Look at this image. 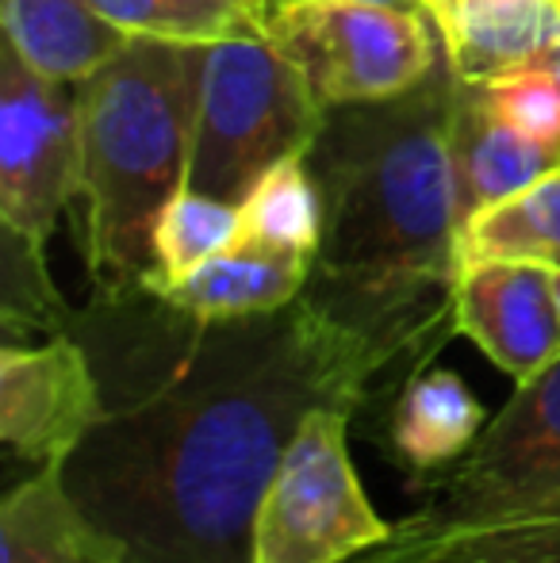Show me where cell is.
Listing matches in <instances>:
<instances>
[{"instance_id":"1","label":"cell","mask_w":560,"mask_h":563,"mask_svg":"<svg viewBox=\"0 0 560 563\" xmlns=\"http://www.w3.org/2000/svg\"><path fill=\"white\" fill-rule=\"evenodd\" d=\"M105 415L58 464L128 563H250L254 514L315 407L392 402L381 361L299 291L246 319H196L135 288L69 319Z\"/></svg>"},{"instance_id":"2","label":"cell","mask_w":560,"mask_h":563,"mask_svg":"<svg viewBox=\"0 0 560 563\" xmlns=\"http://www.w3.org/2000/svg\"><path fill=\"white\" fill-rule=\"evenodd\" d=\"M453 104L457 77L441 58L404 97L327 108L304 154L322 196L304 296L381 361L392 391L457 334Z\"/></svg>"},{"instance_id":"3","label":"cell","mask_w":560,"mask_h":563,"mask_svg":"<svg viewBox=\"0 0 560 563\" xmlns=\"http://www.w3.org/2000/svg\"><path fill=\"white\" fill-rule=\"evenodd\" d=\"M204 43L135 35L77 81L81 119V238L97 296L135 291L154 273V223L185 188L200 112Z\"/></svg>"},{"instance_id":"4","label":"cell","mask_w":560,"mask_h":563,"mask_svg":"<svg viewBox=\"0 0 560 563\" xmlns=\"http://www.w3.org/2000/svg\"><path fill=\"white\" fill-rule=\"evenodd\" d=\"M327 104L265 35L208 46L185 188L239 208L288 157L307 154Z\"/></svg>"},{"instance_id":"5","label":"cell","mask_w":560,"mask_h":563,"mask_svg":"<svg viewBox=\"0 0 560 563\" xmlns=\"http://www.w3.org/2000/svg\"><path fill=\"white\" fill-rule=\"evenodd\" d=\"M342 407H315L284 449L250 529V563H350L388 541L350 456Z\"/></svg>"},{"instance_id":"6","label":"cell","mask_w":560,"mask_h":563,"mask_svg":"<svg viewBox=\"0 0 560 563\" xmlns=\"http://www.w3.org/2000/svg\"><path fill=\"white\" fill-rule=\"evenodd\" d=\"M265 38L307 77L327 108L404 97L446 58L426 12L345 0H281L270 12Z\"/></svg>"},{"instance_id":"7","label":"cell","mask_w":560,"mask_h":563,"mask_svg":"<svg viewBox=\"0 0 560 563\" xmlns=\"http://www.w3.org/2000/svg\"><path fill=\"white\" fill-rule=\"evenodd\" d=\"M422 483V521L560 518V356L515 387L457 464Z\"/></svg>"},{"instance_id":"8","label":"cell","mask_w":560,"mask_h":563,"mask_svg":"<svg viewBox=\"0 0 560 563\" xmlns=\"http://www.w3.org/2000/svg\"><path fill=\"white\" fill-rule=\"evenodd\" d=\"M81 192L77 89L43 77L4 38L0 54V223L46 253Z\"/></svg>"},{"instance_id":"9","label":"cell","mask_w":560,"mask_h":563,"mask_svg":"<svg viewBox=\"0 0 560 563\" xmlns=\"http://www.w3.org/2000/svg\"><path fill=\"white\" fill-rule=\"evenodd\" d=\"M105 415L89 353L74 334L0 349V438L15 456L58 467Z\"/></svg>"},{"instance_id":"10","label":"cell","mask_w":560,"mask_h":563,"mask_svg":"<svg viewBox=\"0 0 560 563\" xmlns=\"http://www.w3.org/2000/svg\"><path fill=\"white\" fill-rule=\"evenodd\" d=\"M464 334L515 384L560 356V307L541 261H464L453 291Z\"/></svg>"},{"instance_id":"11","label":"cell","mask_w":560,"mask_h":563,"mask_svg":"<svg viewBox=\"0 0 560 563\" xmlns=\"http://www.w3.org/2000/svg\"><path fill=\"white\" fill-rule=\"evenodd\" d=\"M426 12L464 85L560 66V0H430Z\"/></svg>"},{"instance_id":"12","label":"cell","mask_w":560,"mask_h":563,"mask_svg":"<svg viewBox=\"0 0 560 563\" xmlns=\"http://www.w3.org/2000/svg\"><path fill=\"white\" fill-rule=\"evenodd\" d=\"M487 422L484 402L453 368L426 364L381 410V441L407 475L430 479L476 445Z\"/></svg>"},{"instance_id":"13","label":"cell","mask_w":560,"mask_h":563,"mask_svg":"<svg viewBox=\"0 0 560 563\" xmlns=\"http://www.w3.org/2000/svg\"><path fill=\"white\" fill-rule=\"evenodd\" d=\"M560 165V150L534 142L530 134L503 123L476 89L457 81L453 104V177L461 200V227L476 211L530 188Z\"/></svg>"},{"instance_id":"14","label":"cell","mask_w":560,"mask_h":563,"mask_svg":"<svg viewBox=\"0 0 560 563\" xmlns=\"http://www.w3.org/2000/svg\"><path fill=\"white\" fill-rule=\"evenodd\" d=\"M311 265L315 261L299 253L231 242L223 253L193 268L185 280L150 291L196 319H246V314H270L296 303L299 291L307 288Z\"/></svg>"},{"instance_id":"15","label":"cell","mask_w":560,"mask_h":563,"mask_svg":"<svg viewBox=\"0 0 560 563\" xmlns=\"http://www.w3.org/2000/svg\"><path fill=\"white\" fill-rule=\"evenodd\" d=\"M0 563H128V556L77 506L58 467H39L0 506Z\"/></svg>"},{"instance_id":"16","label":"cell","mask_w":560,"mask_h":563,"mask_svg":"<svg viewBox=\"0 0 560 563\" xmlns=\"http://www.w3.org/2000/svg\"><path fill=\"white\" fill-rule=\"evenodd\" d=\"M350 563H560V518L422 521L411 514Z\"/></svg>"},{"instance_id":"17","label":"cell","mask_w":560,"mask_h":563,"mask_svg":"<svg viewBox=\"0 0 560 563\" xmlns=\"http://www.w3.org/2000/svg\"><path fill=\"white\" fill-rule=\"evenodd\" d=\"M4 38L31 69L77 85L135 35L108 23L92 0H0Z\"/></svg>"},{"instance_id":"18","label":"cell","mask_w":560,"mask_h":563,"mask_svg":"<svg viewBox=\"0 0 560 563\" xmlns=\"http://www.w3.org/2000/svg\"><path fill=\"white\" fill-rule=\"evenodd\" d=\"M464 261H541L560 265V165L530 188L464 219Z\"/></svg>"},{"instance_id":"19","label":"cell","mask_w":560,"mask_h":563,"mask_svg":"<svg viewBox=\"0 0 560 563\" xmlns=\"http://www.w3.org/2000/svg\"><path fill=\"white\" fill-rule=\"evenodd\" d=\"M234 242L311 257L322 245V196L307 157H288L273 165L254 192L239 203V238Z\"/></svg>"},{"instance_id":"20","label":"cell","mask_w":560,"mask_h":563,"mask_svg":"<svg viewBox=\"0 0 560 563\" xmlns=\"http://www.w3.org/2000/svg\"><path fill=\"white\" fill-rule=\"evenodd\" d=\"M239 238V208L216 196H200L193 188H180L162 208L154 223V273L142 288H165L185 280L193 268L223 253Z\"/></svg>"},{"instance_id":"21","label":"cell","mask_w":560,"mask_h":563,"mask_svg":"<svg viewBox=\"0 0 560 563\" xmlns=\"http://www.w3.org/2000/svg\"><path fill=\"white\" fill-rule=\"evenodd\" d=\"M92 8L128 35L169 43L216 46L227 38L265 35L262 23L231 0H92Z\"/></svg>"},{"instance_id":"22","label":"cell","mask_w":560,"mask_h":563,"mask_svg":"<svg viewBox=\"0 0 560 563\" xmlns=\"http://www.w3.org/2000/svg\"><path fill=\"white\" fill-rule=\"evenodd\" d=\"M4 330L8 341L20 338V330H51L66 334L69 319L58 288L46 268V253L28 245L20 234L4 230Z\"/></svg>"},{"instance_id":"23","label":"cell","mask_w":560,"mask_h":563,"mask_svg":"<svg viewBox=\"0 0 560 563\" xmlns=\"http://www.w3.org/2000/svg\"><path fill=\"white\" fill-rule=\"evenodd\" d=\"M476 97L492 108L503 123L530 134L534 142L560 150V77L557 69H526L499 81L472 85Z\"/></svg>"},{"instance_id":"24","label":"cell","mask_w":560,"mask_h":563,"mask_svg":"<svg viewBox=\"0 0 560 563\" xmlns=\"http://www.w3.org/2000/svg\"><path fill=\"white\" fill-rule=\"evenodd\" d=\"M231 4H239L242 12H250L265 27V23H270V12L277 8V0H231Z\"/></svg>"},{"instance_id":"25","label":"cell","mask_w":560,"mask_h":563,"mask_svg":"<svg viewBox=\"0 0 560 563\" xmlns=\"http://www.w3.org/2000/svg\"><path fill=\"white\" fill-rule=\"evenodd\" d=\"M281 4V0H277ZM345 4H381V8H404V12H426L430 0H345ZM430 15V12H426Z\"/></svg>"},{"instance_id":"26","label":"cell","mask_w":560,"mask_h":563,"mask_svg":"<svg viewBox=\"0 0 560 563\" xmlns=\"http://www.w3.org/2000/svg\"><path fill=\"white\" fill-rule=\"evenodd\" d=\"M549 284H553V296H557V307H560V265H549Z\"/></svg>"},{"instance_id":"27","label":"cell","mask_w":560,"mask_h":563,"mask_svg":"<svg viewBox=\"0 0 560 563\" xmlns=\"http://www.w3.org/2000/svg\"><path fill=\"white\" fill-rule=\"evenodd\" d=\"M557 77H560V66H557Z\"/></svg>"}]
</instances>
